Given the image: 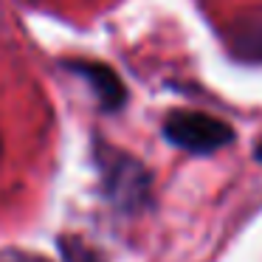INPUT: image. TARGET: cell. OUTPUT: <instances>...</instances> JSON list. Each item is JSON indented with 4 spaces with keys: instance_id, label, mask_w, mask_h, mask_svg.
Wrapping results in <instances>:
<instances>
[{
    "instance_id": "6da1fadb",
    "label": "cell",
    "mask_w": 262,
    "mask_h": 262,
    "mask_svg": "<svg viewBox=\"0 0 262 262\" xmlns=\"http://www.w3.org/2000/svg\"><path fill=\"white\" fill-rule=\"evenodd\" d=\"M96 161H99V169H102L104 192L119 209L133 211L147 200L149 175L141 166V161L130 158L121 149L107 147V144H96Z\"/></svg>"
},
{
    "instance_id": "7a4b0ae2",
    "label": "cell",
    "mask_w": 262,
    "mask_h": 262,
    "mask_svg": "<svg viewBox=\"0 0 262 262\" xmlns=\"http://www.w3.org/2000/svg\"><path fill=\"white\" fill-rule=\"evenodd\" d=\"M164 136L169 144L186 149L194 155H209L217 149L228 147L234 141V130L226 121L206 113H192V110H178L164 121Z\"/></svg>"
},
{
    "instance_id": "3957f363",
    "label": "cell",
    "mask_w": 262,
    "mask_h": 262,
    "mask_svg": "<svg viewBox=\"0 0 262 262\" xmlns=\"http://www.w3.org/2000/svg\"><path fill=\"white\" fill-rule=\"evenodd\" d=\"M65 68L74 71L76 76H82V79L93 88V93H96L99 104H102L104 110L124 107L127 91H124V82L119 79V74H116L113 68H107V65H102V62H82V59L65 62Z\"/></svg>"
},
{
    "instance_id": "277c9868",
    "label": "cell",
    "mask_w": 262,
    "mask_h": 262,
    "mask_svg": "<svg viewBox=\"0 0 262 262\" xmlns=\"http://www.w3.org/2000/svg\"><path fill=\"white\" fill-rule=\"evenodd\" d=\"M231 51L239 59L248 62H262V20H243L231 31Z\"/></svg>"
},
{
    "instance_id": "5b68a950",
    "label": "cell",
    "mask_w": 262,
    "mask_h": 262,
    "mask_svg": "<svg viewBox=\"0 0 262 262\" xmlns=\"http://www.w3.org/2000/svg\"><path fill=\"white\" fill-rule=\"evenodd\" d=\"M256 161H259V164H262V144H259V147H256Z\"/></svg>"
},
{
    "instance_id": "8992f818",
    "label": "cell",
    "mask_w": 262,
    "mask_h": 262,
    "mask_svg": "<svg viewBox=\"0 0 262 262\" xmlns=\"http://www.w3.org/2000/svg\"><path fill=\"white\" fill-rule=\"evenodd\" d=\"M0 152H3V144H0Z\"/></svg>"
}]
</instances>
